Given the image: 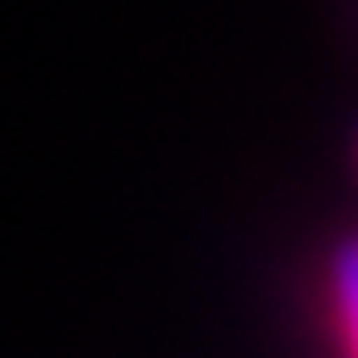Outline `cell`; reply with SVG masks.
<instances>
[{
	"instance_id": "obj_1",
	"label": "cell",
	"mask_w": 358,
	"mask_h": 358,
	"mask_svg": "<svg viewBox=\"0 0 358 358\" xmlns=\"http://www.w3.org/2000/svg\"><path fill=\"white\" fill-rule=\"evenodd\" d=\"M336 309H342L348 336H353V348H358V243L342 248V259H336Z\"/></svg>"
}]
</instances>
